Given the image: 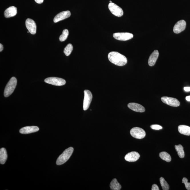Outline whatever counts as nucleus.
Segmentation results:
<instances>
[{
    "label": "nucleus",
    "instance_id": "nucleus-30",
    "mask_svg": "<svg viewBox=\"0 0 190 190\" xmlns=\"http://www.w3.org/2000/svg\"><path fill=\"white\" fill-rule=\"evenodd\" d=\"M184 89L186 92H190V87H186L184 88Z\"/></svg>",
    "mask_w": 190,
    "mask_h": 190
},
{
    "label": "nucleus",
    "instance_id": "nucleus-10",
    "mask_svg": "<svg viewBox=\"0 0 190 190\" xmlns=\"http://www.w3.org/2000/svg\"><path fill=\"white\" fill-rule=\"evenodd\" d=\"M25 25L28 31L31 34L34 35L36 33V25L35 22L33 20L28 19L25 22Z\"/></svg>",
    "mask_w": 190,
    "mask_h": 190
},
{
    "label": "nucleus",
    "instance_id": "nucleus-5",
    "mask_svg": "<svg viewBox=\"0 0 190 190\" xmlns=\"http://www.w3.org/2000/svg\"><path fill=\"white\" fill-rule=\"evenodd\" d=\"M45 83L53 85L61 86L64 85L66 83L65 80L63 79L57 77H50L45 79Z\"/></svg>",
    "mask_w": 190,
    "mask_h": 190
},
{
    "label": "nucleus",
    "instance_id": "nucleus-3",
    "mask_svg": "<svg viewBox=\"0 0 190 190\" xmlns=\"http://www.w3.org/2000/svg\"><path fill=\"white\" fill-rule=\"evenodd\" d=\"M17 84V80L14 77H12L7 83L4 91V96L7 97L11 95L14 91Z\"/></svg>",
    "mask_w": 190,
    "mask_h": 190
},
{
    "label": "nucleus",
    "instance_id": "nucleus-28",
    "mask_svg": "<svg viewBox=\"0 0 190 190\" xmlns=\"http://www.w3.org/2000/svg\"><path fill=\"white\" fill-rule=\"evenodd\" d=\"M152 190H159V188L158 185L156 184H153L152 185Z\"/></svg>",
    "mask_w": 190,
    "mask_h": 190
},
{
    "label": "nucleus",
    "instance_id": "nucleus-27",
    "mask_svg": "<svg viewBox=\"0 0 190 190\" xmlns=\"http://www.w3.org/2000/svg\"><path fill=\"white\" fill-rule=\"evenodd\" d=\"M150 127L152 129L155 130H159L163 129L162 126L159 125H153Z\"/></svg>",
    "mask_w": 190,
    "mask_h": 190
},
{
    "label": "nucleus",
    "instance_id": "nucleus-8",
    "mask_svg": "<svg viewBox=\"0 0 190 190\" xmlns=\"http://www.w3.org/2000/svg\"><path fill=\"white\" fill-rule=\"evenodd\" d=\"M113 37L117 40L126 41L131 39L133 37L132 33H114Z\"/></svg>",
    "mask_w": 190,
    "mask_h": 190
},
{
    "label": "nucleus",
    "instance_id": "nucleus-18",
    "mask_svg": "<svg viewBox=\"0 0 190 190\" xmlns=\"http://www.w3.org/2000/svg\"><path fill=\"white\" fill-rule=\"evenodd\" d=\"M178 131L181 134L190 136V127L185 125H179L178 127Z\"/></svg>",
    "mask_w": 190,
    "mask_h": 190
},
{
    "label": "nucleus",
    "instance_id": "nucleus-14",
    "mask_svg": "<svg viewBox=\"0 0 190 190\" xmlns=\"http://www.w3.org/2000/svg\"><path fill=\"white\" fill-rule=\"evenodd\" d=\"M39 129L36 126H29L21 128L19 130V133L23 134H28L39 131Z\"/></svg>",
    "mask_w": 190,
    "mask_h": 190
},
{
    "label": "nucleus",
    "instance_id": "nucleus-25",
    "mask_svg": "<svg viewBox=\"0 0 190 190\" xmlns=\"http://www.w3.org/2000/svg\"><path fill=\"white\" fill-rule=\"evenodd\" d=\"M68 35H69V31L67 29H65L63 30L62 34L59 37V40L61 42L64 41L67 38Z\"/></svg>",
    "mask_w": 190,
    "mask_h": 190
},
{
    "label": "nucleus",
    "instance_id": "nucleus-2",
    "mask_svg": "<svg viewBox=\"0 0 190 190\" xmlns=\"http://www.w3.org/2000/svg\"><path fill=\"white\" fill-rule=\"evenodd\" d=\"M74 149L70 147L66 149L63 153L59 156L57 159L56 164L57 165H61L66 163L72 155Z\"/></svg>",
    "mask_w": 190,
    "mask_h": 190
},
{
    "label": "nucleus",
    "instance_id": "nucleus-29",
    "mask_svg": "<svg viewBox=\"0 0 190 190\" xmlns=\"http://www.w3.org/2000/svg\"><path fill=\"white\" fill-rule=\"evenodd\" d=\"M36 3L38 4H41L43 3L44 0H35Z\"/></svg>",
    "mask_w": 190,
    "mask_h": 190
},
{
    "label": "nucleus",
    "instance_id": "nucleus-11",
    "mask_svg": "<svg viewBox=\"0 0 190 190\" xmlns=\"http://www.w3.org/2000/svg\"><path fill=\"white\" fill-rule=\"evenodd\" d=\"M186 22L183 20L179 21L174 25L173 31L175 33H179L185 30L186 27Z\"/></svg>",
    "mask_w": 190,
    "mask_h": 190
},
{
    "label": "nucleus",
    "instance_id": "nucleus-32",
    "mask_svg": "<svg viewBox=\"0 0 190 190\" xmlns=\"http://www.w3.org/2000/svg\"><path fill=\"white\" fill-rule=\"evenodd\" d=\"M185 99L188 101H190V96H188L185 97Z\"/></svg>",
    "mask_w": 190,
    "mask_h": 190
},
{
    "label": "nucleus",
    "instance_id": "nucleus-7",
    "mask_svg": "<svg viewBox=\"0 0 190 190\" xmlns=\"http://www.w3.org/2000/svg\"><path fill=\"white\" fill-rule=\"evenodd\" d=\"M84 98L83 102V109L86 111L89 108L93 96L92 93L88 90L84 91Z\"/></svg>",
    "mask_w": 190,
    "mask_h": 190
},
{
    "label": "nucleus",
    "instance_id": "nucleus-23",
    "mask_svg": "<svg viewBox=\"0 0 190 190\" xmlns=\"http://www.w3.org/2000/svg\"><path fill=\"white\" fill-rule=\"evenodd\" d=\"M159 181H160L161 185L163 190H168L169 189V185L163 177H160Z\"/></svg>",
    "mask_w": 190,
    "mask_h": 190
},
{
    "label": "nucleus",
    "instance_id": "nucleus-17",
    "mask_svg": "<svg viewBox=\"0 0 190 190\" xmlns=\"http://www.w3.org/2000/svg\"><path fill=\"white\" fill-rule=\"evenodd\" d=\"M159 56V51L155 50L150 55L148 60V64L150 66H153L155 64Z\"/></svg>",
    "mask_w": 190,
    "mask_h": 190
},
{
    "label": "nucleus",
    "instance_id": "nucleus-12",
    "mask_svg": "<svg viewBox=\"0 0 190 190\" xmlns=\"http://www.w3.org/2000/svg\"><path fill=\"white\" fill-rule=\"evenodd\" d=\"M71 15V13L69 11H66L59 13L55 16L54 19V23H57L59 21L63 20L68 17Z\"/></svg>",
    "mask_w": 190,
    "mask_h": 190
},
{
    "label": "nucleus",
    "instance_id": "nucleus-13",
    "mask_svg": "<svg viewBox=\"0 0 190 190\" xmlns=\"http://www.w3.org/2000/svg\"><path fill=\"white\" fill-rule=\"evenodd\" d=\"M139 157L140 155L139 153L137 152L133 151L126 155L125 157V159L127 161L134 162L138 160Z\"/></svg>",
    "mask_w": 190,
    "mask_h": 190
},
{
    "label": "nucleus",
    "instance_id": "nucleus-21",
    "mask_svg": "<svg viewBox=\"0 0 190 190\" xmlns=\"http://www.w3.org/2000/svg\"><path fill=\"white\" fill-rule=\"evenodd\" d=\"M175 149L176 151L177 152L179 157L180 158L184 157L185 154L183 146L181 144H179L178 145H175Z\"/></svg>",
    "mask_w": 190,
    "mask_h": 190
},
{
    "label": "nucleus",
    "instance_id": "nucleus-22",
    "mask_svg": "<svg viewBox=\"0 0 190 190\" xmlns=\"http://www.w3.org/2000/svg\"><path fill=\"white\" fill-rule=\"evenodd\" d=\"M159 157L163 160L167 162H169L171 161V155L166 152H162L159 154Z\"/></svg>",
    "mask_w": 190,
    "mask_h": 190
},
{
    "label": "nucleus",
    "instance_id": "nucleus-33",
    "mask_svg": "<svg viewBox=\"0 0 190 190\" xmlns=\"http://www.w3.org/2000/svg\"><path fill=\"white\" fill-rule=\"evenodd\" d=\"M112 3V1H109V3Z\"/></svg>",
    "mask_w": 190,
    "mask_h": 190
},
{
    "label": "nucleus",
    "instance_id": "nucleus-19",
    "mask_svg": "<svg viewBox=\"0 0 190 190\" xmlns=\"http://www.w3.org/2000/svg\"><path fill=\"white\" fill-rule=\"evenodd\" d=\"M7 150L5 148H1L0 150V163L4 165L7 159Z\"/></svg>",
    "mask_w": 190,
    "mask_h": 190
},
{
    "label": "nucleus",
    "instance_id": "nucleus-31",
    "mask_svg": "<svg viewBox=\"0 0 190 190\" xmlns=\"http://www.w3.org/2000/svg\"><path fill=\"white\" fill-rule=\"evenodd\" d=\"M3 46L1 44H0V51L1 52V51H2L3 49Z\"/></svg>",
    "mask_w": 190,
    "mask_h": 190
},
{
    "label": "nucleus",
    "instance_id": "nucleus-16",
    "mask_svg": "<svg viewBox=\"0 0 190 190\" xmlns=\"http://www.w3.org/2000/svg\"><path fill=\"white\" fill-rule=\"evenodd\" d=\"M17 13V9L14 6H12L7 9L4 12V16L6 18H9L16 16Z\"/></svg>",
    "mask_w": 190,
    "mask_h": 190
},
{
    "label": "nucleus",
    "instance_id": "nucleus-26",
    "mask_svg": "<svg viewBox=\"0 0 190 190\" xmlns=\"http://www.w3.org/2000/svg\"><path fill=\"white\" fill-rule=\"evenodd\" d=\"M188 179L186 177H184L182 180V183L185 185V187L188 190H190V183L188 182Z\"/></svg>",
    "mask_w": 190,
    "mask_h": 190
},
{
    "label": "nucleus",
    "instance_id": "nucleus-9",
    "mask_svg": "<svg viewBox=\"0 0 190 190\" xmlns=\"http://www.w3.org/2000/svg\"><path fill=\"white\" fill-rule=\"evenodd\" d=\"M162 101L165 104L172 107H178L180 105V102L175 98L167 97H162L161 98Z\"/></svg>",
    "mask_w": 190,
    "mask_h": 190
},
{
    "label": "nucleus",
    "instance_id": "nucleus-24",
    "mask_svg": "<svg viewBox=\"0 0 190 190\" xmlns=\"http://www.w3.org/2000/svg\"><path fill=\"white\" fill-rule=\"evenodd\" d=\"M73 50V46L71 44H68L67 45L66 47L64 50V53L65 55L67 56H68L71 54Z\"/></svg>",
    "mask_w": 190,
    "mask_h": 190
},
{
    "label": "nucleus",
    "instance_id": "nucleus-6",
    "mask_svg": "<svg viewBox=\"0 0 190 190\" xmlns=\"http://www.w3.org/2000/svg\"><path fill=\"white\" fill-rule=\"evenodd\" d=\"M108 7L111 13L115 16L120 17L123 15L124 12L122 9L114 3H109Z\"/></svg>",
    "mask_w": 190,
    "mask_h": 190
},
{
    "label": "nucleus",
    "instance_id": "nucleus-20",
    "mask_svg": "<svg viewBox=\"0 0 190 190\" xmlns=\"http://www.w3.org/2000/svg\"><path fill=\"white\" fill-rule=\"evenodd\" d=\"M110 187L111 190H120L121 189V186L117 180L116 179H114L111 182Z\"/></svg>",
    "mask_w": 190,
    "mask_h": 190
},
{
    "label": "nucleus",
    "instance_id": "nucleus-1",
    "mask_svg": "<svg viewBox=\"0 0 190 190\" xmlns=\"http://www.w3.org/2000/svg\"><path fill=\"white\" fill-rule=\"evenodd\" d=\"M108 57L109 61L117 66H124L127 63V57L116 51H112L109 53Z\"/></svg>",
    "mask_w": 190,
    "mask_h": 190
},
{
    "label": "nucleus",
    "instance_id": "nucleus-15",
    "mask_svg": "<svg viewBox=\"0 0 190 190\" xmlns=\"http://www.w3.org/2000/svg\"><path fill=\"white\" fill-rule=\"evenodd\" d=\"M128 107L134 111L139 112H144L145 111V109L141 104L136 103H130L127 105Z\"/></svg>",
    "mask_w": 190,
    "mask_h": 190
},
{
    "label": "nucleus",
    "instance_id": "nucleus-4",
    "mask_svg": "<svg viewBox=\"0 0 190 190\" xmlns=\"http://www.w3.org/2000/svg\"><path fill=\"white\" fill-rule=\"evenodd\" d=\"M131 135L136 139H142L145 137L146 133L143 129L138 127H133L130 130Z\"/></svg>",
    "mask_w": 190,
    "mask_h": 190
}]
</instances>
